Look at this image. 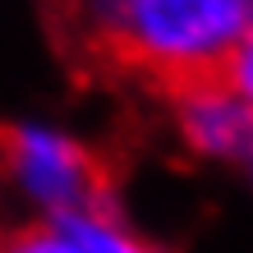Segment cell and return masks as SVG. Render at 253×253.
Masks as SVG:
<instances>
[{"label":"cell","instance_id":"obj_4","mask_svg":"<svg viewBox=\"0 0 253 253\" xmlns=\"http://www.w3.org/2000/svg\"><path fill=\"white\" fill-rule=\"evenodd\" d=\"M55 230H65L83 253H157L129 230L115 226V216H46Z\"/></svg>","mask_w":253,"mask_h":253},{"label":"cell","instance_id":"obj_3","mask_svg":"<svg viewBox=\"0 0 253 253\" xmlns=\"http://www.w3.org/2000/svg\"><path fill=\"white\" fill-rule=\"evenodd\" d=\"M180 133L203 157H253V106L221 87V79L170 97Z\"/></svg>","mask_w":253,"mask_h":253},{"label":"cell","instance_id":"obj_8","mask_svg":"<svg viewBox=\"0 0 253 253\" xmlns=\"http://www.w3.org/2000/svg\"><path fill=\"white\" fill-rule=\"evenodd\" d=\"M249 166H253V157H249Z\"/></svg>","mask_w":253,"mask_h":253},{"label":"cell","instance_id":"obj_2","mask_svg":"<svg viewBox=\"0 0 253 253\" xmlns=\"http://www.w3.org/2000/svg\"><path fill=\"white\" fill-rule=\"evenodd\" d=\"M0 166L51 216H111V170L92 147L42 125H0Z\"/></svg>","mask_w":253,"mask_h":253},{"label":"cell","instance_id":"obj_5","mask_svg":"<svg viewBox=\"0 0 253 253\" xmlns=\"http://www.w3.org/2000/svg\"><path fill=\"white\" fill-rule=\"evenodd\" d=\"M0 253H83V249L74 244L65 230H55L51 221H33V226L9 230V240H5Z\"/></svg>","mask_w":253,"mask_h":253},{"label":"cell","instance_id":"obj_6","mask_svg":"<svg viewBox=\"0 0 253 253\" xmlns=\"http://www.w3.org/2000/svg\"><path fill=\"white\" fill-rule=\"evenodd\" d=\"M221 87L253 106V28L226 51V60H221Z\"/></svg>","mask_w":253,"mask_h":253},{"label":"cell","instance_id":"obj_7","mask_svg":"<svg viewBox=\"0 0 253 253\" xmlns=\"http://www.w3.org/2000/svg\"><path fill=\"white\" fill-rule=\"evenodd\" d=\"M244 5V19H249V28H253V0H240Z\"/></svg>","mask_w":253,"mask_h":253},{"label":"cell","instance_id":"obj_1","mask_svg":"<svg viewBox=\"0 0 253 253\" xmlns=\"http://www.w3.org/2000/svg\"><path fill=\"white\" fill-rule=\"evenodd\" d=\"M244 33L240 0H125L106 65L133 69L170 101L221 79V60Z\"/></svg>","mask_w":253,"mask_h":253}]
</instances>
